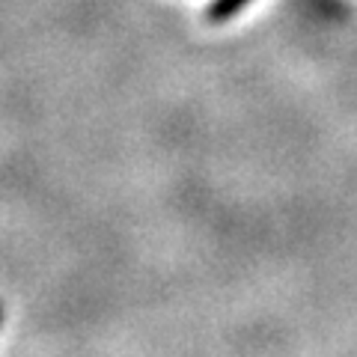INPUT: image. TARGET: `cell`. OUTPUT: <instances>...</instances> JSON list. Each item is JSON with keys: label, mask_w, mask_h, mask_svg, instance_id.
<instances>
[{"label": "cell", "mask_w": 357, "mask_h": 357, "mask_svg": "<svg viewBox=\"0 0 357 357\" xmlns=\"http://www.w3.org/2000/svg\"><path fill=\"white\" fill-rule=\"evenodd\" d=\"M250 0H211L208 9H206V18L211 24H227L229 18H236Z\"/></svg>", "instance_id": "obj_1"}, {"label": "cell", "mask_w": 357, "mask_h": 357, "mask_svg": "<svg viewBox=\"0 0 357 357\" xmlns=\"http://www.w3.org/2000/svg\"><path fill=\"white\" fill-rule=\"evenodd\" d=\"M0 325H3V304H0Z\"/></svg>", "instance_id": "obj_2"}]
</instances>
